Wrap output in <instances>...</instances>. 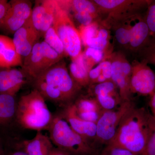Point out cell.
Segmentation results:
<instances>
[{
	"label": "cell",
	"mask_w": 155,
	"mask_h": 155,
	"mask_svg": "<svg viewBox=\"0 0 155 155\" xmlns=\"http://www.w3.org/2000/svg\"><path fill=\"white\" fill-rule=\"evenodd\" d=\"M0 24V30L7 34H13L21 28L31 17L32 4L28 0H12Z\"/></svg>",
	"instance_id": "cell-9"
},
{
	"label": "cell",
	"mask_w": 155,
	"mask_h": 155,
	"mask_svg": "<svg viewBox=\"0 0 155 155\" xmlns=\"http://www.w3.org/2000/svg\"><path fill=\"white\" fill-rule=\"evenodd\" d=\"M49 155H69V153L59 148H54Z\"/></svg>",
	"instance_id": "cell-36"
},
{
	"label": "cell",
	"mask_w": 155,
	"mask_h": 155,
	"mask_svg": "<svg viewBox=\"0 0 155 155\" xmlns=\"http://www.w3.org/2000/svg\"><path fill=\"white\" fill-rule=\"evenodd\" d=\"M94 64L82 52L74 59L69 65V74L73 80L81 87L89 85V74Z\"/></svg>",
	"instance_id": "cell-18"
},
{
	"label": "cell",
	"mask_w": 155,
	"mask_h": 155,
	"mask_svg": "<svg viewBox=\"0 0 155 155\" xmlns=\"http://www.w3.org/2000/svg\"><path fill=\"white\" fill-rule=\"evenodd\" d=\"M17 105L13 96L0 94V124H6L16 115Z\"/></svg>",
	"instance_id": "cell-23"
},
{
	"label": "cell",
	"mask_w": 155,
	"mask_h": 155,
	"mask_svg": "<svg viewBox=\"0 0 155 155\" xmlns=\"http://www.w3.org/2000/svg\"><path fill=\"white\" fill-rule=\"evenodd\" d=\"M56 0H38L32 8L31 19L41 36L52 26L57 7Z\"/></svg>",
	"instance_id": "cell-12"
},
{
	"label": "cell",
	"mask_w": 155,
	"mask_h": 155,
	"mask_svg": "<svg viewBox=\"0 0 155 155\" xmlns=\"http://www.w3.org/2000/svg\"><path fill=\"white\" fill-rule=\"evenodd\" d=\"M84 54L94 64L100 63L103 61L104 57V51L93 48L87 47Z\"/></svg>",
	"instance_id": "cell-31"
},
{
	"label": "cell",
	"mask_w": 155,
	"mask_h": 155,
	"mask_svg": "<svg viewBox=\"0 0 155 155\" xmlns=\"http://www.w3.org/2000/svg\"><path fill=\"white\" fill-rule=\"evenodd\" d=\"M27 76L22 69L9 68L1 70L0 94L14 96L26 82Z\"/></svg>",
	"instance_id": "cell-16"
},
{
	"label": "cell",
	"mask_w": 155,
	"mask_h": 155,
	"mask_svg": "<svg viewBox=\"0 0 155 155\" xmlns=\"http://www.w3.org/2000/svg\"><path fill=\"white\" fill-rule=\"evenodd\" d=\"M130 28V39L127 48L140 51L150 40L149 29L145 17L138 13L134 16Z\"/></svg>",
	"instance_id": "cell-17"
},
{
	"label": "cell",
	"mask_w": 155,
	"mask_h": 155,
	"mask_svg": "<svg viewBox=\"0 0 155 155\" xmlns=\"http://www.w3.org/2000/svg\"><path fill=\"white\" fill-rule=\"evenodd\" d=\"M44 41L53 49L63 57L67 55L63 43L52 26L45 33Z\"/></svg>",
	"instance_id": "cell-25"
},
{
	"label": "cell",
	"mask_w": 155,
	"mask_h": 155,
	"mask_svg": "<svg viewBox=\"0 0 155 155\" xmlns=\"http://www.w3.org/2000/svg\"><path fill=\"white\" fill-rule=\"evenodd\" d=\"M109 44V40L101 38L99 37L89 39L85 41L84 45L86 47L93 48L104 51Z\"/></svg>",
	"instance_id": "cell-32"
},
{
	"label": "cell",
	"mask_w": 155,
	"mask_h": 155,
	"mask_svg": "<svg viewBox=\"0 0 155 155\" xmlns=\"http://www.w3.org/2000/svg\"><path fill=\"white\" fill-rule=\"evenodd\" d=\"M22 57L16 51L13 39L0 35V68L22 67Z\"/></svg>",
	"instance_id": "cell-19"
},
{
	"label": "cell",
	"mask_w": 155,
	"mask_h": 155,
	"mask_svg": "<svg viewBox=\"0 0 155 155\" xmlns=\"http://www.w3.org/2000/svg\"><path fill=\"white\" fill-rule=\"evenodd\" d=\"M145 19L150 31L151 38L155 39V1H150Z\"/></svg>",
	"instance_id": "cell-26"
},
{
	"label": "cell",
	"mask_w": 155,
	"mask_h": 155,
	"mask_svg": "<svg viewBox=\"0 0 155 155\" xmlns=\"http://www.w3.org/2000/svg\"><path fill=\"white\" fill-rule=\"evenodd\" d=\"M52 26L63 43L67 56L74 59L82 52V44L79 31L69 15L58 3Z\"/></svg>",
	"instance_id": "cell-5"
},
{
	"label": "cell",
	"mask_w": 155,
	"mask_h": 155,
	"mask_svg": "<svg viewBox=\"0 0 155 155\" xmlns=\"http://www.w3.org/2000/svg\"><path fill=\"white\" fill-rule=\"evenodd\" d=\"M93 93L100 107L104 110H115L122 102L118 90L112 80L94 84Z\"/></svg>",
	"instance_id": "cell-15"
},
{
	"label": "cell",
	"mask_w": 155,
	"mask_h": 155,
	"mask_svg": "<svg viewBox=\"0 0 155 155\" xmlns=\"http://www.w3.org/2000/svg\"><path fill=\"white\" fill-rule=\"evenodd\" d=\"M132 66L130 81L131 94L152 95L155 92V73L145 60L134 61Z\"/></svg>",
	"instance_id": "cell-10"
},
{
	"label": "cell",
	"mask_w": 155,
	"mask_h": 155,
	"mask_svg": "<svg viewBox=\"0 0 155 155\" xmlns=\"http://www.w3.org/2000/svg\"><path fill=\"white\" fill-rule=\"evenodd\" d=\"M101 155H135L133 153L119 147L107 145L103 150Z\"/></svg>",
	"instance_id": "cell-33"
},
{
	"label": "cell",
	"mask_w": 155,
	"mask_h": 155,
	"mask_svg": "<svg viewBox=\"0 0 155 155\" xmlns=\"http://www.w3.org/2000/svg\"><path fill=\"white\" fill-rule=\"evenodd\" d=\"M77 114L80 113H101L102 110L95 98L81 97L74 103Z\"/></svg>",
	"instance_id": "cell-24"
},
{
	"label": "cell",
	"mask_w": 155,
	"mask_h": 155,
	"mask_svg": "<svg viewBox=\"0 0 155 155\" xmlns=\"http://www.w3.org/2000/svg\"><path fill=\"white\" fill-rule=\"evenodd\" d=\"M100 13L109 15L111 21L119 20L133 16L137 11L148 5L149 1H128V0H94Z\"/></svg>",
	"instance_id": "cell-11"
},
{
	"label": "cell",
	"mask_w": 155,
	"mask_h": 155,
	"mask_svg": "<svg viewBox=\"0 0 155 155\" xmlns=\"http://www.w3.org/2000/svg\"><path fill=\"white\" fill-rule=\"evenodd\" d=\"M63 58L45 41H38L24 58L21 67L26 75L34 79Z\"/></svg>",
	"instance_id": "cell-6"
},
{
	"label": "cell",
	"mask_w": 155,
	"mask_h": 155,
	"mask_svg": "<svg viewBox=\"0 0 155 155\" xmlns=\"http://www.w3.org/2000/svg\"><path fill=\"white\" fill-rule=\"evenodd\" d=\"M48 130L52 142L58 148L75 154H91L94 150L89 142L72 129L62 116L53 117Z\"/></svg>",
	"instance_id": "cell-4"
},
{
	"label": "cell",
	"mask_w": 155,
	"mask_h": 155,
	"mask_svg": "<svg viewBox=\"0 0 155 155\" xmlns=\"http://www.w3.org/2000/svg\"><path fill=\"white\" fill-rule=\"evenodd\" d=\"M50 137L38 131L33 139L24 141L23 145L28 155H49L54 149Z\"/></svg>",
	"instance_id": "cell-20"
},
{
	"label": "cell",
	"mask_w": 155,
	"mask_h": 155,
	"mask_svg": "<svg viewBox=\"0 0 155 155\" xmlns=\"http://www.w3.org/2000/svg\"><path fill=\"white\" fill-rule=\"evenodd\" d=\"M111 80L119 90L122 102L131 101L130 81L132 66L121 53L111 55Z\"/></svg>",
	"instance_id": "cell-8"
},
{
	"label": "cell",
	"mask_w": 155,
	"mask_h": 155,
	"mask_svg": "<svg viewBox=\"0 0 155 155\" xmlns=\"http://www.w3.org/2000/svg\"><path fill=\"white\" fill-rule=\"evenodd\" d=\"M62 117L70 126L86 141L96 137V124L83 120L78 116L73 103L65 107Z\"/></svg>",
	"instance_id": "cell-14"
},
{
	"label": "cell",
	"mask_w": 155,
	"mask_h": 155,
	"mask_svg": "<svg viewBox=\"0 0 155 155\" xmlns=\"http://www.w3.org/2000/svg\"><path fill=\"white\" fill-rule=\"evenodd\" d=\"M151 132L143 151L140 155H155V119H151Z\"/></svg>",
	"instance_id": "cell-30"
},
{
	"label": "cell",
	"mask_w": 155,
	"mask_h": 155,
	"mask_svg": "<svg viewBox=\"0 0 155 155\" xmlns=\"http://www.w3.org/2000/svg\"><path fill=\"white\" fill-rule=\"evenodd\" d=\"M9 2L6 0H0V24L4 17L5 16L6 13L9 8Z\"/></svg>",
	"instance_id": "cell-34"
},
{
	"label": "cell",
	"mask_w": 155,
	"mask_h": 155,
	"mask_svg": "<svg viewBox=\"0 0 155 155\" xmlns=\"http://www.w3.org/2000/svg\"><path fill=\"white\" fill-rule=\"evenodd\" d=\"M45 100L36 90L22 96L17 104V122L23 128L41 131L48 129L53 117Z\"/></svg>",
	"instance_id": "cell-3"
},
{
	"label": "cell",
	"mask_w": 155,
	"mask_h": 155,
	"mask_svg": "<svg viewBox=\"0 0 155 155\" xmlns=\"http://www.w3.org/2000/svg\"><path fill=\"white\" fill-rule=\"evenodd\" d=\"M143 60L148 64L155 66V39H151L147 45L140 51Z\"/></svg>",
	"instance_id": "cell-29"
},
{
	"label": "cell",
	"mask_w": 155,
	"mask_h": 155,
	"mask_svg": "<svg viewBox=\"0 0 155 155\" xmlns=\"http://www.w3.org/2000/svg\"><path fill=\"white\" fill-rule=\"evenodd\" d=\"M34 82L35 89L45 100L65 107L72 103L81 88L72 79L63 60L34 79Z\"/></svg>",
	"instance_id": "cell-2"
},
{
	"label": "cell",
	"mask_w": 155,
	"mask_h": 155,
	"mask_svg": "<svg viewBox=\"0 0 155 155\" xmlns=\"http://www.w3.org/2000/svg\"><path fill=\"white\" fill-rule=\"evenodd\" d=\"M134 105L131 101L123 102L117 109L104 110L96 123V139L100 142L108 144L114 138L122 117Z\"/></svg>",
	"instance_id": "cell-7"
},
{
	"label": "cell",
	"mask_w": 155,
	"mask_h": 155,
	"mask_svg": "<svg viewBox=\"0 0 155 155\" xmlns=\"http://www.w3.org/2000/svg\"><path fill=\"white\" fill-rule=\"evenodd\" d=\"M58 5L68 14L75 12L90 13L97 18L100 12L93 1L87 0H57Z\"/></svg>",
	"instance_id": "cell-21"
},
{
	"label": "cell",
	"mask_w": 155,
	"mask_h": 155,
	"mask_svg": "<svg viewBox=\"0 0 155 155\" xmlns=\"http://www.w3.org/2000/svg\"><path fill=\"white\" fill-rule=\"evenodd\" d=\"M149 106L152 113V115L155 119V92L150 97Z\"/></svg>",
	"instance_id": "cell-35"
},
{
	"label": "cell",
	"mask_w": 155,
	"mask_h": 155,
	"mask_svg": "<svg viewBox=\"0 0 155 155\" xmlns=\"http://www.w3.org/2000/svg\"><path fill=\"white\" fill-rule=\"evenodd\" d=\"M41 36L34 26L31 17L14 34L13 39L17 53L25 58L28 55Z\"/></svg>",
	"instance_id": "cell-13"
},
{
	"label": "cell",
	"mask_w": 155,
	"mask_h": 155,
	"mask_svg": "<svg viewBox=\"0 0 155 155\" xmlns=\"http://www.w3.org/2000/svg\"><path fill=\"white\" fill-rule=\"evenodd\" d=\"M132 16L111 21L113 22L114 35L116 41L122 46L127 48L130 41L131 26L130 19Z\"/></svg>",
	"instance_id": "cell-22"
},
{
	"label": "cell",
	"mask_w": 155,
	"mask_h": 155,
	"mask_svg": "<svg viewBox=\"0 0 155 155\" xmlns=\"http://www.w3.org/2000/svg\"><path fill=\"white\" fill-rule=\"evenodd\" d=\"M152 116L145 108L132 106L122 117L115 136L107 145L140 155L150 135Z\"/></svg>",
	"instance_id": "cell-1"
},
{
	"label": "cell",
	"mask_w": 155,
	"mask_h": 155,
	"mask_svg": "<svg viewBox=\"0 0 155 155\" xmlns=\"http://www.w3.org/2000/svg\"><path fill=\"white\" fill-rule=\"evenodd\" d=\"M70 17H73L75 21L80 24V26H86L96 22L97 17L87 12H75L68 14Z\"/></svg>",
	"instance_id": "cell-28"
},
{
	"label": "cell",
	"mask_w": 155,
	"mask_h": 155,
	"mask_svg": "<svg viewBox=\"0 0 155 155\" xmlns=\"http://www.w3.org/2000/svg\"><path fill=\"white\" fill-rule=\"evenodd\" d=\"M10 155H28L24 151H17L12 153Z\"/></svg>",
	"instance_id": "cell-37"
},
{
	"label": "cell",
	"mask_w": 155,
	"mask_h": 155,
	"mask_svg": "<svg viewBox=\"0 0 155 155\" xmlns=\"http://www.w3.org/2000/svg\"><path fill=\"white\" fill-rule=\"evenodd\" d=\"M99 25L97 22L86 26L79 27V31L82 44L84 45L85 41L89 39L96 37L98 31Z\"/></svg>",
	"instance_id": "cell-27"
}]
</instances>
